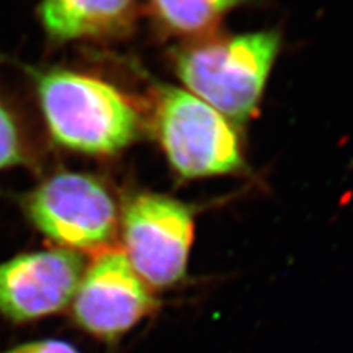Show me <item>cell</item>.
Returning a JSON list of instances; mask_svg holds the SVG:
<instances>
[{"label": "cell", "mask_w": 353, "mask_h": 353, "mask_svg": "<svg viewBox=\"0 0 353 353\" xmlns=\"http://www.w3.org/2000/svg\"><path fill=\"white\" fill-rule=\"evenodd\" d=\"M85 268L81 253L70 249L22 253L0 263V314L27 323L62 311Z\"/></svg>", "instance_id": "52a82bcc"}, {"label": "cell", "mask_w": 353, "mask_h": 353, "mask_svg": "<svg viewBox=\"0 0 353 353\" xmlns=\"http://www.w3.org/2000/svg\"><path fill=\"white\" fill-rule=\"evenodd\" d=\"M279 50L280 36L274 31L206 36L176 52V75L189 93L230 123H246L258 108Z\"/></svg>", "instance_id": "6da1fadb"}, {"label": "cell", "mask_w": 353, "mask_h": 353, "mask_svg": "<svg viewBox=\"0 0 353 353\" xmlns=\"http://www.w3.org/2000/svg\"><path fill=\"white\" fill-rule=\"evenodd\" d=\"M153 128L172 168L184 179L231 174L243 165L233 123L183 88H158Z\"/></svg>", "instance_id": "3957f363"}, {"label": "cell", "mask_w": 353, "mask_h": 353, "mask_svg": "<svg viewBox=\"0 0 353 353\" xmlns=\"http://www.w3.org/2000/svg\"><path fill=\"white\" fill-rule=\"evenodd\" d=\"M30 157L28 141L18 117L0 101V170L26 163Z\"/></svg>", "instance_id": "30bf717a"}, {"label": "cell", "mask_w": 353, "mask_h": 353, "mask_svg": "<svg viewBox=\"0 0 353 353\" xmlns=\"http://www.w3.org/2000/svg\"><path fill=\"white\" fill-rule=\"evenodd\" d=\"M124 253L139 277L165 289L183 280L194 234L190 208L172 197L140 193L121 214Z\"/></svg>", "instance_id": "5b68a950"}, {"label": "cell", "mask_w": 353, "mask_h": 353, "mask_svg": "<svg viewBox=\"0 0 353 353\" xmlns=\"http://www.w3.org/2000/svg\"><path fill=\"white\" fill-rule=\"evenodd\" d=\"M136 0H43L40 19L58 41L121 34L134 19Z\"/></svg>", "instance_id": "ba28073f"}, {"label": "cell", "mask_w": 353, "mask_h": 353, "mask_svg": "<svg viewBox=\"0 0 353 353\" xmlns=\"http://www.w3.org/2000/svg\"><path fill=\"white\" fill-rule=\"evenodd\" d=\"M157 301L125 253L105 249L87 265L74 299L75 323L92 336L114 341L152 314Z\"/></svg>", "instance_id": "8992f818"}, {"label": "cell", "mask_w": 353, "mask_h": 353, "mask_svg": "<svg viewBox=\"0 0 353 353\" xmlns=\"http://www.w3.org/2000/svg\"><path fill=\"white\" fill-rule=\"evenodd\" d=\"M37 96L58 145L87 154H112L136 139L140 119L128 99L94 77L52 70L37 77Z\"/></svg>", "instance_id": "7a4b0ae2"}, {"label": "cell", "mask_w": 353, "mask_h": 353, "mask_svg": "<svg viewBox=\"0 0 353 353\" xmlns=\"http://www.w3.org/2000/svg\"><path fill=\"white\" fill-rule=\"evenodd\" d=\"M6 353H80L72 345L63 340H39L19 345Z\"/></svg>", "instance_id": "8fae6325"}, {"label": "cell", "mask_w": 353, "mask_h": 353, "mask_svg": "<svg viewBox=\"0 0 353 353\" xmlns=\"http://www.w3.org/2000/svg\"><path fill=\"white\" fill-rule=\"evenodd\" d=\"M26 212L41 233L62 249H109L119 223L112 194L102 181L80 172H59L26 199Z\"/></svg>", "instance_id": "277c9868"}, {"label": "cell", "mask_w": 353, "mask_h": 353, "mask_svg": "<svg viewBox=\"0 0 353 353\" xmlns=\"http://www.w3.org/2000/svg\"><path fill=\"white\" fill-rule=\"evenodd\" d=\"M246 0H150L152 12L172 34L202 39L211 36L231 9Z\"/></svg>", "instance_id": "9c48e42d"}]
</instances>
